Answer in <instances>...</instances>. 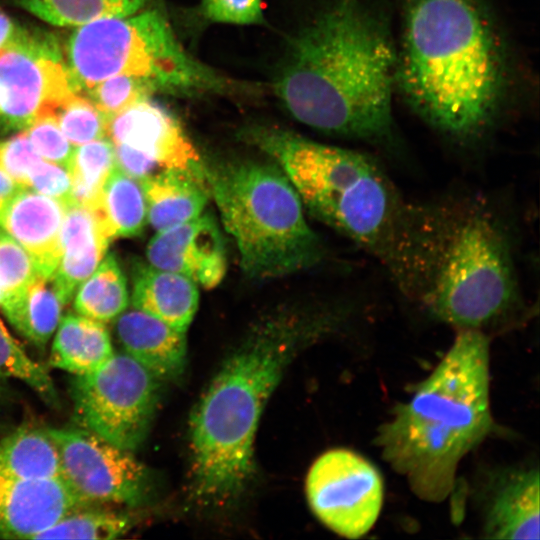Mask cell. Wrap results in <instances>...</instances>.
Returning <instances> with one entry per match:
<instances>
[{"mask_svg":"<svg viewBox=\"0 0 540 540\" xmlns=\"http://www.w3.org/2000/svg\"><path fill=\"white\" fill-rule=\"evenodd\" d=\"M508 48L484 0H401L396 92L443 137L469 145L499 120Z\"/></svg>","mask_w":540,"mask_h":540,"instance_id":"6da1fadb","label":"cell"},{"mask_svg":"<svg viewBox=\"0 0 540 540\" xmlns=\"http://www.w3.org/2000/svg\"><path fill=\"white\" fill-rule=\"evenodd\" d=\"M273 87L312 129L393 143L396 43L388 20L367 0H331L292 39Z\"/></svg>","mask_w":540,"mask_h":540,"instance_id":"7a4b0ae2","label":"cell"},{"mask_svg":"<svg viewBox=\"0 0 540 540\" xmlns=\"http://www.w3.org/2000/svg\"><path fill=\"white\" fill-rule=\"evenodd\" d=\"M341 310L271 312L222 363L189 423L191 485L200 500L223 504L244 491L254 472V439L268 399L300 348L340 324Z\"/></svg>","mask_w":540,"mask_h":540,"instance_id":"3957f363","label":"cell"},{"mask_svg":"<svg viewBox=\"0 0 540 540\" xmlns=\"http://www.w3.org/2000/svg\"><path fill=\"white\" fill-rule=\"evenodd\" d=\"M399 289L459 330L500 322L522 302L508 226L476 196L412 203Z\"/></svg>","mask_w":540,"mask_h":540,"instance_id":"277c9868","label":"cell"},{"mask_svg":"<svg viewBox=\"0 0 540 540\" xmlns=\"http://www.w3.org/2000/svg\"><path fill=\"white\" fill-rule=\"evenodd\" d=\"M490 345L481 330H460L444 357L377 430L375 445L421 500L453 491L461 460L490 435Z\"/></svg>","mask_w":540,"mask_h":540,"instance_id":"5b68a950","label":"cell"},{"mask_svg":"<svg viewBox=\"0 0 540 540\" xmlns=\"http://www.w3.org/2000/svg\"><path fill=\"white\" fill-rule=\"evenodd\" d=\"M202 170L247 276H287L323 259L324 245L306 221L299 194L277 165L202 160Z\"/></svg>","mask_w":540,"mask_h":540,"instance_id":"8992f818","label":"cell"},{"mask_svg":"<svg viewBox=\"0 0 540 540\" xmlns=\"http://www.w3.org/2000/svg\"><path fill=\"white\" fill-rule=\"evenodd\" d=\"M63 56L80 93L119 74L142 77L157 92L176 95L227 93L239 86L190 55L156 9L77 26Z\"/></svg>","mask_w":540,"mask_h":540,"instance_id":"52a82bcc","label":"cell"},{"mask_svg":"<svg viewBox=\"0 0 540 540\" xmlns=\"http://www.w3.org/2000/svg\"><path fill=\"white\" fill-rule=\"evenodd\" d=\"M158 378L126 353L76 376L74 414L81 428L128 451L144 441L155 414Z\"/></svg>","mask_w":540,"mask_h":540,"instance_id":"ba28073f","label":"cell"},{"mask_svg":"<svg viewBox=\"0 0 540 540\" xmlns=\"http://www.w3.org/2000/svg\"><path fill=\"white\" fill-rule=\"evenodd\" d=\"M58 454L59 478L84 505H140L149 490L147 468L132 451L81 429H47Z\"/></svg>","mask_w":540,"mask_h":540,"instance_id":"9c48e42d","label":"cell"},{"mask_svg":"<svg viewBox=\"0 0 540 540\" xmlns=\"http://www.w3.org/2000/svg\"><path fill=\"white\" fill-rule=\"evenodd\" d=\"M306 495L314 515L338 535L357 539L376 523L384 485L378 469L349 449L320 455L306 478Z\"/></svg>","mask_w":540,"mask_h":540,"instance_id":"30bf717a","label":"cell"},{"mask_svg":"<svg viewBox=\"0 0 540 540\" xmlns=\"http://www.w3.org/2000/svg\"><path fill=\"white\" fill-rule=\"evenodd\" d=\"M75 93L63 52L51 37L25 31L0 52V116L10 127L26 129Z\"/></svg>","mask_w":540,"mask_h":540,"instance_id":"8fae6325","label":"cell"},{"mask_svg":"<svg viewBox=\"0 0 540 540\" xmlns=\"http://www.w3.org/2000/svg\"><path fill=\"white\" fill-rule=\"evenodd\" d=\"M106 137L151 162L157 171L202 170V159L175 116L150 98L108 119Z\"/></svg>","mask_w":540,"mask_h":540,"instance_id":"7c38bea8","label":"cell"},{"mask_svg":"<svg viewBox=\"0 0 540 540\" xmlns=\"http://www.w3.org/2000/svg\"><path fill=\"white\" fill-rule=\"evenodd\" d=\"M146 257L150 265L181 274L206 289L219 285L227 270L224 240L210 213L156 232Z\"/></svg>","mask_w":540,"mask_h":540,"instance_id":"4fadbf2b","label":"cell"},{"mask_svg":"<svg viewBox=\"0 0 540 540\" xmlns=\"http://www.w3.org/2000/svg\"><path fill=\"white\" fill-rule=\"evenodd\" d=\"M83 506L86 505L60 478L0 477V539H34L64 515Z\"/></svg>","mask_w":540,"mask_h":540,"instance_id":"5bb4252c","label":"cell"},{"mask_svg":"<svg viewBox=\"0 0 540 540\" xmlns=\"http://www.w3.org/2000/svg\"><path fill=\"white\" fill-rule=\"evenodd\" d=\"M539 471L508 468L489 482L483 535L490 539H539Z\"/></svg>","mask_w":540,"mask_h":540,"instance_id":"9a60e30c","label":"cell"},{"mask_svg":"<svg viewBox=\"0 0 540 540\" xmlns=\"http://www.w3.org/2000/svg\"><path fill=\"white\" fill-rule=\"evenodd\" d=\"M66 206L62 200L22 188L0 212V228L30 254L44 275H51L58 262Z\"/></svg>","mask_w":540,"mask_h":540,"instance_id":"2e32d148","label":"cell"},{"mask_svg":"<svg viewBox=\"0 0 540 540\" xmlns=\"http://www.w3.org/2000/svg\"><path fill=\"white\" fill-rule=\"evenodd\" d=\"M110 243L93 209L72 200L67 203L60 234L59 258L51 274L65 305L99 266Z\"/></svg>","mask_w":540,"mask_h":540,"instance_id":"e0dca14e","label":"cell"},{"mask_svg":"<svg viewBox=\"0 0 540 540\" xmlns=\"http://www.w3.org/2000/svg\"><path fill=\"white\" fill-rule=\"evenodd\" d=\"M114 332L123 352L158 379L177 378L186 364V336L137 308L124 310L114 320Z\"/></svg>","mask_w":540,"mask_h":540,"instance_id":"ac0fdd59","label":"cell"},{"mask_svg":"<svg viewBox=\"0 0 540 540\" xmlns=\"http://www.w3.org/2000/svg\"><path fill=\"white\" fill-rule=\"evenodd\" d=\"M141 182L147 222L156 232L196 218L203 213L210 196L203 170H160Z\"/></svg>","mask_w":540,"mask_h":540,"instance_id":"d6986e66","label":"cell"},{"mask_svg":"<svg viewBox=\"0 0 540 540\" xmlns=\"http://www.w3.org/2000/svg\"><path fill=\"white\" fill-rule=\"evenodd\" d=\"M132 304L186 333L198 308V285L181 274L139 264L133 276Z\"/></svg>","mask_w":540,"mask_h":540,"instance_id":"ffe728a7","label":"cell"},{"mask_svg":"<svg viewBox=\"0 0 540 540\" xmlns=\"http://www.w3.org/2000/svg\"><path fill=\"white\" fill-rule=\"evenodd\" d=\"M105 324L78 313L66 314L55 331L49 364L75 376L102 367L115 353Z\"/></svg>","mask_w":540,"mask_h":540,"instance_id":"44dd1931","label":"cell"},{"mask_svg":"<svg viewBox=\"0 0 540 540\" xmlns=\"http://www.w3.org/2000/svg\"><path fill=\"white\" fill-rule=\"evenodd\" d=\"M64 306L51 275L40 272L22 290L0 303L11 325L39 348L45 347L56 331Z\"/></svg>","mask_w":540,"mask_h":540,"instance_id":"7402d4cb","label":"cell"},{"mask_svg":"<svg viewBox=\"0 0 540 540\" xmlns=\"http://www.w3.org/2000/svg\"><path fill=\"white\" fill-rule=\"evenodd\" d=\"M93 210L110 241L139 235L147 223L142 182L116 165L104 183Z\"/></svg>","mask_w":540,"mask_h":540,"instance_id":"603a6c76","label":"cell"},{"mask_svg":"<svg viewBox=\"0 0 540 540\" xmlns=\"http://www.w3.org/2000/svg\"><path fill=\"white\" fill-rule=\"evenodd\" d=\"M59 459L47 429L19 428L0 441V477L59 478Z\"/></svg>","mask_w":540,"mask_h":540,"instance_id":"cb8c5ba5","label":"cell"},{"mask_svg":"<svg viewBox=\"0 0 540 540\" xmlns=\"http://www.w3.org/2000/svg\"><path fill=\"white\" fill-rule=\"evenodd\" d=\"M73 299L76 313L103 323L113 321L127 308V282L113 254L105 255Z\"/></svg>","mask_w":540,"mask_h":540,"instance_id":"d4e9b609","label":"cell"},{"mask_svg":"<svg viewBox=\"0 0 540 540\" xmlns=\"http://www.w3.org/2000/svg\"><path fill=\"white\" fill-rule=\"evenodd\" d=\"M26 11L55 26L77 27L98 19L127 17L147 0H16Z\"/></svg>","mask_w":540,"mask_h":540,"instance_id":"484cf974","label":"cell"},{"mask_svg":"<svg viewBox=\"0 0 540 540\" xmlns=\"http://www.w3.org/2000/svg\"><path fill=\"white\" fill-rule=\"evenodd\" d=\"M115 166L114 145L108 137L75 147L68 166L72 201L95 209L103 185Z\"/></svg>","mask_w":540,"mask_h":540,"instance_id":"4316f807","label":"cell"},{"mask_svg":"<svg viewBox=\"0 0 540 540\" xmlns=\"http://www.w3.org/2000/svg\"><path fill=\"white\" fill-rule=\"evenodd\" d=\"M92 506L72 510L34 539H115L129 530L127 514Z\"/></svg>","mask_w":540,"mask_h":540,"instance_id":"83f0119b","label":"cell"},{"mask_svg":"<svg viewBox=\"0 0 540 540\" xmlns=\"http://www.w3.org/2000/svg\"><path fill=\"white\" fill-rule=\"evenodd\" d=\"M0 377L24 382L50 404L58 397L52 378L45 366L33 360L9 333L0 319Z\"/></svg>","mask_w":540,"mask_h":540,"instance_id":"f1b7e54d","label":"cell"},{"mask_svg":"<svg viewBox=\"0 0 540 540\" xmlns=\"http://www.w3.org/2000/svg\"><path fill=\"white\" fill-rule=\"evenodd\" d=\"M55 114L62 132L74 147L106 137L109 118L80 92L57 107Z\"/></svg>","mask_w":540,"mask_h":540,"instance_id":"f546056e","label":"cell"},{"mask_svg":"<svg viewBox=\"0 0 540 540\" xmlns=\"http://www.w3.org/2000/svg\"><path fill=\"white\" fill-rule=\"evenodd\" d=\"M157 92L148 80L134 75H113L82 94L87 96L108 118L151 97Z\"/></svg>","mask_w":540,"mask_h":540,"instance_id":"4dcf8cb0","label":"cell"},{"mask_svg":"<svg viewBox=\"0 0 540 540\" xmlns=\"http://www.w3.org/2000/svg\"><path fill=\"white\" fill-rule=\"evenodd\" d=\"M38 272L30 254L0 228V303L22 290Z\"/></svg>","mask_w":540,"mask_h":540,"instance_id":"1f68e13d","label":"cell"},{"mask_svg":"<svg viewBox=\"0 0 540 540\" xmlns=\"http://www.w3.org/2000/svg\"><path fill=\"white\" fill-rule=\"evenodd\" d=\"M36 153L68 169L75 147L62 132L55 111L40 113L25 129Z\"/></svg>","mask_w":540,"mask_h":540,"instance_id":"d6a6232c","label":"cell"},{"mask_svg":"<svg viewBox=\"0 0 540 540\" xmlns=\"http://www.w3.org/2000/svg\"><path fill=\"white\" fill-rule=\"evenodd\" d=\"M41 159L25 130L0 142V169L25 188L33 166Z\"/></svg>","mask_w":540,"mask_h":540,"instance_id":"836d02e7","label":"cell"},{"mask_svg":"<svg viewBox=\"0 0 540 540\" xmlns=\"http://www.w3.org/2000/svg\"><path fill=\"white\" fill-rule=\"evenodd\" d=\"M204 17L216 23L259 25L265 22L262 0H202Z\"/></svg>","mask_w":540,"mask_h":540,"instance_id":"e575fe53","label":"cell"},{"mask_svg":"<svg viewBox=\"0 0 540 540\" xmlns=\"http://www.w3.org/2000/svg\"><path fill=\"white\" fill-rule=\"evenodd\" d=\"M27 188L66 203L72 200V181L69 170L44 159L33 166L28 177Z\"/></svg>","mask_w":540,"mask_h":540,"instance_id":"d590c367","label":"cell"},{"mask_svg":"<svg viewBox=\"0 0 540 540\" xmlns=\"http://www.w3.org/2000/svg\"><path fill=\"white\" fill-rule=\"evenodd\" d=\"M25 33L5 13L0 11V52L16 43Z\"/></svg>","mask_w":540,"mask_h":540,"instance_id":"8d00e7d4","label":"cell"},{"mask_svg":"<svg viewBox=\"0 0 540 540\" xmlns=\"http://www.w3.org/2000/svg\"><path fill=\"white\" fill-rule=\"evenodd\" d=\"M22 188L25 187L15 182L6 172L0 169V212Z\"/></svg>","mask_w":540,"mask_h":540,"instance_id":"74e56055","label":"cell"},{"mask_svg":"<svg viewBox=\"0 0 540 540\" xmlns=\"http://www.w3.org/2000/svg\"><path fill=\"white\" fill-rule=\"evenodd\" d=\"M2 380H4V379L0 377V385H1Z\"/></svg>","mask_w":540,"mask_h":540,"instance_id":"f35d334b","label":"cell"}]
</instances>
